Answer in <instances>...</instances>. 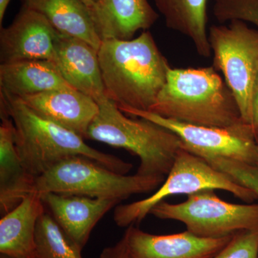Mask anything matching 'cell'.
Masks as SVG:
<instances>
[{"instance_id":"obj_1","label":"cell","mask_w":258,"mask_h":258,"mask_svg":"<svg viewBox=\"0 0 258 258\" xmlns=\"http://www.w3.org/2000/svg\"><path fill=\"white\" fill-rule=\"evenodd\" d=\"M98 59L107 97L142 111L155 103L171 68L148 30L133 40H103Z\"/></svg>"},{"instance_id":"obj_2","label":"cell","mask_w":258,"mask_h":258,"mask_svg":"<svg viewBox=\"0 0 258 258\" xmlns=\"http://www.w3.org/2000/svg\"><path fill=\"white\" fill-rule=\"evenodd\" d=\"M0 116L15 125V144L24 166L33 177L42 175L71 156H84L118 174H126L133 165L85 143L84 139L35 113L17 97L0 90Z\"/></svg>"},{"instance_id":"obj_3","label":"cell","mask_w":258,"mask_h":258,"mask_svg":"<svg viewBox=\"0 0 258 258\" xmlns=\"http://www.w3.org/2000/svg\"><path fill=\"white\" fill-rule=\"evenodd\" d=\"M149 112L202 126L229 128L244 123L235 96L213 66L170 68Z\"/></svg>"},{"instance_id":"obj_4","label":"cell","mask_w":258,"mask_h":258,"mask_svg":"<svg viewBox=\"0 0 258 258\" xmlns=\"http://www.w3.org/2000/svg\"><path fill=\"white\" fill-rule=\"evenodd\" d=\"M98 104L99 111L86 139L122 148L137 156L140 161L138 175L166 177L181 149L179 137L150 120L128 118L108 98Z\"/></svg>"},{"instance_id":"obj_5","label":"cell","mask_w":258,"mask_h":258,"mask_svg":"<svg viewBox=\"0 0 258 258\" xmlns=\"http://www.w3.org/2000/svg\"><path fill=\"white\" fill-rule=\"evenodd\" d=\"M165 179L164 176L118 174L93 159L76 155L60 161L35 178L32 191L121 202L132 195L157 189Z\"/></svg>"},{"instance_id":"obj_6","label":"cell","mask_w":258,"mask_h":258,"mask_svg":"<svg viewBox=\"0 0 258 258\" xmlns=\"http://www.w3.org/2000/svg\"><path fill=\"white\" fill-rule=\"evenodd\" d=\"M224 190L247 203L258 200L254 191L218 170L203 158L181 147L163 184L151 196L115 209L114 221L119 227L142 222L154 206L169 197L189 195L202 190Z\"/></svg>"},{"instance_id":"obj_7","label":"cell","mask_w":258,"mask_h":258,"mask_svg":"<svg viewBox=\"0 0 258 258\" xmlns=\"http://www.w3.org/2000/svg\"><path fill=\"white\" fill-rule=\"evenodd\" d=\"M208 38L213 67L223 74L242 120L251 125L252 97L258 80V30L235 20L228 25H212Z\"/></svg>"},{"instance_id":"obj_8","label":"cell","mask_w":258,"mask_h":258,"mask_svg":"<svg viewBox=\"0 0 258 258\" xmlns=\"http://www.w3.org/2000/svg\"><path fill=\"white\" fill-rule=\"evenodd\" d=\"M150 215L161 220L182 222L186 230L205 238H221L243 230H258V204H232L212 189L187 195L183 203L162 201Z\"/></svg>"},{"instance_id":"obj_9","label":"cell","mask_w":258,"mask_h":258,"mask_svg":"<svg viewBox=\"0 0 258 258\" xmlns=\"http://www.w3.org/2000/svg\"><path fill=\"white\" fill-rule=\"evenodd\" d=\"M119 109L125 115L150 120L171 131L179 137L181 148L205 160L223 158L258 167V142L252 126L247 123L229 128L202 126L169 119L149 111Z\"/></svg>"},{"instance_id":"obj_10","label":"cell","mask_w":258,"mask_h":258,"mask_svg":"<svg viewBox=\"0 0 258 258\" xmlns=\"http://www.w3.org/2000/svg\"><path fill=\"white\" fill-rule=\"evenodd\" d=\"M58 33L43 15L23 5L11 25L1 27V64L46 60L57 66L55 42Z\"/></svg>"},{"instance_id":"obj_11","label":"cell","mask_w":258,"mask_h":258,"mask_svg":"<svg viewBox=\"0 0 258 258\" xmlns=\"http://www.w3.org/2000/svg\"><path fill=\"white\" fill-rule=\"evenodd\" d=\"M123 235L130 258H212L233 237L205 238L187 230L171 235H152L134 225L129 226Z\"/></svg>"},{"instance_id":"obj_12","label":"cell","mask_w":258,"mask_h":258,"mask_svg":"<svg viewBox=\"0 0 258 258\" xmlns=\"http://www.w3.org/2000/svg\"><path fill=\"white\" fill-rule=\"evenodd\" d=\"M45 209L80 249L84 248L96 224L119 200L52 192L40 194Z\"/></svg>"},{"instance_id":"obj_13","label":"cell","mask_w":258,"mask_h":258,"mask_svg":"<svg viewBox=\"0 0 258 258\" xmlns=\"http://www.w3.org/2000/svg\"><path fill=\"white\" fill-rule=\"evenodd\" d=\"M30 109L86 139L90 125L99 111L91 97L74 88L52 90L19 98Z\"/></svg>"},{"instance_id":"obj_14","label":"cell","mask_w":258,"mask_h":258,"mask_svg":"<svg viewBox=\"0 0 258 258\" xmlns=\"http://www.w3.org/2000/svg\"><path fill=\"white\" fill-rule=\"evenodd\" d=\"M57 67L66 82L98 102L108 98L98 51L81 39L59 32L55 42Z\"/></svg>"},{"instance_id":"obj_15","label":"cell","mask_w":258,"mask_h":258,"mask_svg":"<svg viewBox=\"0 0 258 258\" xmlns=\"http://www.w3.org/2000/svg\"><path fill=\"white\" fill-rule=\"evenodd\" d=\"M89 10L102 41L132 40L134 34L147 30L159 18L149 0H98Z\"/></svg>"},{"instance_id":"obj_16","label":"cell","mask_w":258,"mask_h":258,"mask_svg":"<svg viewBox=\"0 0 258 258\" xmlns=\"http://www.w3.org/2000/svg\"><path fill=\"white\" fill-rule=\"evenodd\" d=\"M35 178L24 166L15 144V125L8 116L0 124V212L2 216L18 207L33 191Z\"/></svg>"},{"instance_id":"obj_17","label":"cell","mask_w":258,"mask_h":258,"mask_svg":"<svg viewBox=\"0 0 258 258\" xmlns=\"http://www.w3.org/2000/svg\"><path fill=\"white\" fill-rule=\"evenodd\" d=\"M41 195L32 191L0 220V254L14 258H35L37 221L45 212Z\"/></svg>"},{"instance_id":"obj_18","label":"cell","mask_w":258,"mask_h":258,"mask_svg":"<svg viewBox=\"0 0 258 258\" xmlns=\"http://www.w3.org/2000/svg\"><path fill=\"white\" fill-rule=\"evenodd\" d=\"M74 88L57 66L46 60H25L0 64V90L17 98L52 90Z\"/></svg>"},{"instance_id":"obj_19","label":"cell","mask_w":258,"mask_h":258,"mask_svg":"<svg viewBox=\"0 0 258 258\" xmlns=\"http://www.w3.org/2000/svg\"><path fill=\"white\" fill-rule=\"evenodd\" d=\"M23 6L47 19L57 32L87 42L99 50L102 40L97 33L89 8L81 0H21Z\"/></svg>"},{"instance_id":"obj_20","label":"cell","mask_w":258,"mask_h":258,"mask_svg":"<svg viewBox=\"0 0 258 258\" xmlns=\"http://www.w3.org/2000/svg\"><path fill=\"white\" fill-rule=\"evenodd\" d=\"M166 27L191 40L197 52L208 58L212 54L208 28V0H154Z\"/></svg>"},{"instance_id":"obj_21","label":"cell","mask_w":258,"mask_h":258,"mask_svg":"<svg viewBox=\"0 0 258 258\" xmlns=\"http://www.w3.org/2000/svg\"><path fill=\"white\" fill-rule=\"evenodd\" d=\"M81 251L45 209L37 221L35 258H83Z\"/></svg>"},{"instance_id":"obj_22","label":"cell","mask_w":258,"mask_h":258,"mask_svg":"<svg viewBox=\"0 0 258 258\" xmlns=\"http://www.w3.org/2000/svg\"><path fill=\"white\" fill-rule=\"evenodd\" d=\"M213 14L220 23L242 20L258 28V0H213Z\"/></svg>"},{"instance_id":"obj_23","label":"cell","mask_w":258,"mask_h":258,"mask_svg":"<svg viewBox=\"0 0 258 258\" xmlns=\"http://www.w3.org/2000/svg\"><path fill=\"white\" fill-rule=\"evenodd\" d=\"M206 161L239 184L252 189L258 196V167L223 158H212Z\"/></svg>"},{"instance_id":"obj_24","label":"cell","mask_w":258,"mask_h":258,"mask_svg":"<svg viewBox=\"0 0 258 258\" xmlns=\"http://www.w3.org/2000/svg\"><path fill=\"white\" fill-rule=\"evenodd\" d=\"M212 258H258V230L237 232L230 242Z\"/></svg>"},{"instance_id":"obj_25","label":"cell","mask_w":258,"mask_h":258,"mask_svg":"<svg viewBox=\"0 0 258 258\" xmlns=\"http://www.w3.org/2000/svg\"><path fill=\"white\" fill-rule=\"evenodd\" d=\"M99 258H130L125 236L123 235L115 245L103 249Z\"/></svg>"},{"instance_id":"obj_26","label":"cell","mask_w":258,"mask_h":258,"mask_svg":"<svg viewBox=\"0 0 258 258\" xmlns=\"http://www.w3.org/2000/svg\"><path fill=\"white\" fill-rule=\"evenodd\" d=\"M251 126L258 142V80L254 88L253 97H252Z\"/></svg>"},{"instance_id":"obj_27","label":"cell","mask_w":258,"mask_h":258,"mask_svg":"<svg viewBox=\"0 0 258 258\" xmlns=\"http://www.w3.org/2000/svg\"><path fill=\"white\" fill-rule=\"evenodd\" d=\"M10 1L11 0H0V25H1V27L3 20H4L7 8L9 5Z\"/></svg>"},{"instance_id":"obj_28","label":"cell","mask_w":258,"mask_h":258,"mask_svg":"<svg viewBox=\"0 0 258 258\" xmlns=\"http://www.w3.org/2000/svg\"><path fill=\"white\" fill-rule=\"evenodd\" d=\"M81 1H82L89 9H91V8L94 6L98 0H81Z\"/></svg>"},{"instance_id":"obj_29","label":"cell","mask_w":258,"mask_h":258,"mask_svg":"<svg viewBox=\"0 0 258 258\" xmlns=\"http://www.w3.org/2000/svg\"><path fill=\"white\" fill-rule=\"evenodd\" d=\"M0 258H14L10 257V256L6 255L4 254H0Z\"/></svg>"}]
</instances>
